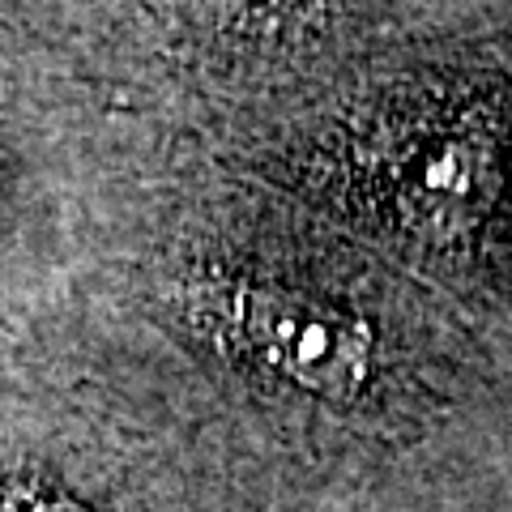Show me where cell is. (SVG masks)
<instances>
[{
    "label": "cell",
    "instance_id": "1",
    "mask_svg": "<svg viewBox=\"0 0 512 512\" xmlns=\"http://www.w3.org/2000/svg\"><path fill=\"white\" fill-rule=\"evenodd\" d=\"M205 316L227 342L316 393H355L367 372V329L329 308L261 286H210Z\"/></svg>",
    "mask_w": 512,
    "mask_h": 512
}]
</instances>
